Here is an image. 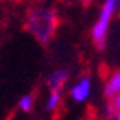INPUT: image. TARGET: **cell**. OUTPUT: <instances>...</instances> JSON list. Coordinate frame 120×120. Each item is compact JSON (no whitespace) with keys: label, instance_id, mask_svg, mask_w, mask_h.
Listing matches in <instances>:
<instances>
[{"label":"cell","instance_id":"cell-1","mask_svg":"<svg viewBox=\"0 0 120 120\" xmlns=\"http://www.w3.org/2000/svg\"><path fill=\"white\" fill-rule=\"evenodd\" d=\"M60 23V19L53 8H28L25 17V30L34 35L37 42L42 45H49L52 37L55 35V30Z\"/></svg>","mask_w":120,"mask_h":120},{"label":"cell","instance_id":"cell-2","mask_svg":"<svg viewBox=\"0 0 120 120\" xmlns=\"http://www.w3.org/2000/svg\"><path fill=\"white\" fill-rule=\"evenodd\" d=\"M117 7L115 2H107L103 5V10L100 13V19L98 22L95 23L94 30H92V40L95 43V47L98 50H102L105 47V37H107V28H109V22L112 19V15H113V8Z\"/></svg>","mask_w":120,"mask_h":120},{"label":"cell","instance_id":"cell-3","mask_svg":"<svg viewBox=\"0 0 120 120\" xmlns=\"http://www.w3.org/2000/svg\"><path fill=\"white\" fill-rule=\"evenodd\" d=\"M118 94H120V70H115L109 77V82L105 85V97L109 100H112Z\"/></svg>","mask_w":120,"mask_h":120},{"label":"cell","instance_id":"cell-4","mask_svg":"<svg viewBox=\"0 0 120 120\" xmlns=\"http://www.w3.org/2000/svg\"><path fill=\"white\" fill-rule=\"evenodd\" d=\"M65 82H67V72L65 70H58V72L52 73L50 77H49V80H47V85L50 88V94L60 92V90L64 88Z\"/></svg>","mask_w":120,"mask_h":120},{"label":"cell","instance_id":"cell-5","mask_svg":"<svg viewBox=\"0 0 120 120\" xmlns=\"http://www.w3.org/2000/svg\"><path fill=\"white\" fill-rule=\"evenodd\" d=\"M88 88H90V82H88V79H83L77 87H73V90H72V97L75 98V100H85L87 98V95H88Z\"/></svg>","mask_w":120,"mask_h":120},{"label":"cell","instance_id":"cell-6","mask_svg":"<svg viewBox=\"0 0 120 120\" xmlns=\"http://www.w3.org/2000/svg\"><path fill=\"white\" fill-rule=\"evenodd\" d=\"M34 107V95H25L20 98V109L23 112H30Z\"/></svg>","mask_w":120,"mask_h":120},{"label":"cell","instance_id":"cell-7","mask_svg":"<svg viewBox=\"0 0 120 120\" xmlns=\"http://www.w3.org/2000/svg\"><path fill=\"white\" fill-rule=\"evenodd\" d=\"M58 102H60V92H53V94H50L47 109H49V110H55V109L58 107Z\"/></svg>","mask_w":120,"mask_h":120},{"label":"cell","instance_id":"cell-8","mask_svg":"<svg viewBox=\"0 0 120 120\" xmlns=\"http://www.w3.org/2000/svg\"><path fill=\"white\" fill-rule=\"evenodd\" d=\"M112 103H113V107H115V109H117V112H118V109H120V94L113 98V102H112Z\"/></svg>","mask_w":120,"mask_h":120},{"label":"cell","instance_id":"cell-9","mask_svg":"<svg viewBox=\"0 0 120 120\" xmlns=\"http://www.w3.org/2000/svg\"><path fill=\"white\" fill-rule=\"evenodd\" d=\"M115 117H117V120H120V110L117 112V115H115Z\"/></svg>","mask_w":120,"mask_h":120}]
</instances>
